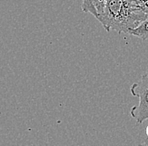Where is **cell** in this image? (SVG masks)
I'll return each mask as SVG.
<instances>
[{
    "mask_svg": "<svg viewBox=\"0 0 148 146\" xmlns=\"http://www.w3.org/2000/svg\"><path fill=\"white\" fill-rule=\"evenodd\" d=\"M147 16L136 0H107L103 13L97 19L108 32L128 34Z\"/></svg>",
    "mask_w": 148,
    "mask_h": 146,
    "instance_id": "cell-1",
    "label": "cell"
},
{
    "mask_svg": "<svg viewBox=\"0 0 148 146\" xmlns=\"http://www.w3.org/2000/svg\"><path fill=\"white\" fill-rule=\"evenodd\" d=\"M128 35L138 37L142 41H147L148 39V16L137 27L130 30Z\"/></svg>",
    "mask_w": 148,
    "mask_h": 146,
    "instance_id": "cell-3",
    "label": "cell"
},
{
    "mask_svg": "<svg viewBox=\"0 0 148 146\" xmlns=\"http://www.w3.org/2000/svg\"><path fill=\"white\" fill-rule=\"evenodd\" d=\"M146 134H147V136L148 138V125L147 127V128H146Z\"/></svg>",
    "mask_w": 148,
    "mask_h": 146,
    "instance_id": "cell-6",
    "label": "cell"
},
{
    "mask_svg": "<svg viewBox=\"0 0 148 146\" xmlns=\"http://www.w3.org/2000/svg\"><path fill=\"white\" fill-rule=\"evenodd\" d=\"M130 93L133 96L138 97L139 103L132 107L130 114L138 123H142L148 119V70L141 75L137 82L131 85Z\"/></svg>",
    "mask_w": 148,
    "mask_h": 146,
    "instance_id": "cell-2",
    "label": "cell"
},
{
    "mask_svg": "<svg viewBox=\"0 0 148 146\" xmlns=\"http://www.w3.org/2000/svg\"><path fill=\"white\" fill-rule=\"evenodd\" d=\"M137 146H148V138L147 137L140 144H139Z\"/></svg>",
    "mask_w": 148,
    "mask_h": 146,
    "instance_id": "cell-5",
    "label": "cell"
},
{
    "mask_svg": "<svg viewBox=\"0 0 148 146\" xmlns=\"http://www.w3.org/2000/svg\"><path fill=\"white\" fill-rule=\"evenodd\" d=\"M82 10L84 13H88L93 15L95 18L97 17V11L93 5L92 0H83L82 3Z\"/></svg>",
    "mask_w": 148,
    "mask_h": 146,
    "instance_id": "cell-4",
    "label": "cell"
}]
</instances>
